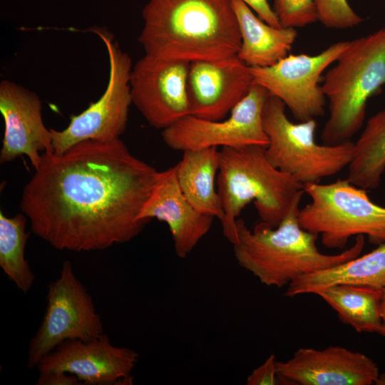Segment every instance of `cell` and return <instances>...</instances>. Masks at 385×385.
<instances>
[{
    "label": "cell",
    "instance_id": "5bb4252c",
    "mask_svg": "<svg viewBox=\"0 0 385 385\" xmlns=\"http://www.w3.org/2000/svg\"><path fill=\"white\" fill-rule=\"evenodd\" d=\"M253 83L250 67L237 55L191 62L187 85L190 115L222 120L248 94Z\"/></svg>",
    "mask_w": 385,
    "mask_h": 385
},
{
    "label": "cell",
    "instance_id": "d4e9b609",
    "mask_svg": "<svg viewBox=\"0 0 385 385\" xmlns=\"http://www.w3.org/2000/svg\"><path fill=\"white\" fill-rule=\"evenodd\" d=\"M272 9L282 27L301 28L317 21L313 0H273Z\"/></svg>",
    "mask_w": 385,
    "mask_h": 385
},
{
    "label": "cell",
    "instance_id": "6da1fadb",
    "mask_svg": "<svg viewBox=\"0 0 385 385\" xmlns=\"http://www.w3.org/2000/svg\"><path fill=\"white\" fill-rule=\"evenodd\" d=\"M161 171L120 139L46 152L24 188L20 207L34 234L59 250H103L138 235V215Z\"/></svg>",
    "mask_w": 385,
    "mask_h": 385
},
{
    "label": "cell",
    "instance_id": "ba28073f",
    "mask_svg": "<svg viewBox=\"0 0 385 385\" xmlns=\"http://www.w3.org/2000/svg\"><path fill=\"white\" fill-rule=\"evenodd\" d=\"M93 32L103 41L108 51L109 78L101 97L78 115L71 116L62 130L51 128L53 153L61 154L74 145L88 140L103 143L118 139L126 128L132 103L130 74L132 62L111 34L104 29Z\"/></svg>",
    "mask_w": 385,
    "mask_h": 385
},
{
    "label": "cell",
    "instance_id": "4fadbf2b",
    "mask_svg": "<svg viewBox=\"0 0 385 385\" xmlns=\"http://www.w3.org/2000/svg\"><path fill=\"white\" fill-rule=\"evenodd\" d=\"M139 355L113 345L106 334L89 341L67 340L44 356L39 372L61 371L76 376L83 384H117L130 379Z\"/></svg>",
    "mask_w": 385,
    "mask_h": 385
},
{
    "label": "cell",
    "instance_id": "484cf974",
    "mask_svg": "<svg viewBox=\"0 0 385 385\" xmlns=\"http://www.w3.org/2000/svg\"><path fill=\"white\" fill-rule=\"evenodd\" d=\"M279 381L277 361L274 354H271L265 361L255 369L247 376V385H274Z\"/></svg>",
    "mask_w": 385,
    "mask_h": 385
},
{
    "label": "cell",
    "instance_id": "ffe728a7",
    "mask_svg": "<svg viewBox=\"0 0 385 385\" xmlns=\"http://www.w3.org/2000/svg\"><path fill=\"white\" fill-rule=\"evenodd\" d=\"M337 284L385 287V242L363 256L296 279L287 286L284 295L293 297L302 294H316L323 288Z\"/></svg>",
    "mask_w": 385,
    "mask_h": 385
},
{
    "label": "cell",
    "instance_id": "2e32d148",
    "mask_svg": "<svg viewBox=\"0 0 385 385\" xmlns=\"http://www.w3.org/2000/svg\"><path fill=\"white\" fill-rule=\"evenodd\" d=\"M41 108L36 93L10 81L1 82L0 111L4 120L1 163L25 155L36 169L40 153L53 152L51 132L43 122Z\"/></svg>",
    "mask_w": 385,
    "mask_h": 385
},
{
    "label": "cell",
    "instance_id": "52a82bcc",
    "mask_svg": "<svg viewBox=\"0 0 385 385\" xmlns=\"http://www.w3.org/2000/svg\"><path fill=\"white\" fill-rule=\"evenodd\" d=\"M285 107L280 99L269 95L262 111L269 139L265 155L274 167L304 185L319 183L348 167L353 155L351 140L337 145L317 143L316 120L293 123L287 118Z\"/></svg>",
    "mask_w": 385,
    "mask_h": 385
},
{
    "label": "cell",
    "instance_id": "f1b7e54d",
    "mask_svg": "<svg viewBox=\"0 0 385 385\" xmlns=\"http://www.w3.org/2000/svg\"><path fill=\"white\" fill-rule=\"evenodd\" d=\"M379 314L381 318V327L379 334L385 338V287L382 289Z\"/></svg>",
    "mask_w": 385,
    "mask_h": 385
},
{
    "label": "cell",
    "instance_id": "4316f807",
    "mask_svg": "<svg viewBox=\"0 0 385 385\" xmlns=\"http://www.w3.org/2000/svg\"><path fill=\"white\" fill-rule=\"evenodd\" d=\"M36 385H79L83 383L75 375L61 371L40 372Z\"/></svg>",
    "mask_w": 385,
    "mask_h": 385
},
{
    "label": "cell",
    "instance_id": "e0dca14e",
    "mask_svg": "<svg viewBox=\"0 0 385 385\" xmlns=\"http://www.w3.org/2000/svg\"><path fill=\"white\" fill-rule=\"evenodd\" d=\"M138 218H156L169 227L176 255L186 257L211 228L212 216L197 211L178 185L175 166L161 171L160 178L141 208Z\"/></svg>",
    "mask_w": 385,
    "mask_h": 385
},
{
    "label": "cell",
    "instance_id": "8992f818",
    "mask_svg": "<svg viewBox=\"0 0 385 385\" xmlns=\"http://www.w3.org/2000/svg\"><path fill=\"white\" fill-rule=\"evenodd\" d=\"M304 190L311 201L299 209V225L320 235L324 247L343 249L351 237L360 235L372 245L385 242V207L374 202L366 190L347 178L305 184Z\"/></svg>",
    "mask_w": 385,
    "mask_h": 385
},
{
    "label": "cell",
    "instance_id": "4dcf8cb0",
    "mask_svg": "<svg viewBox=\"0 0 385 385\" xmlns=\"http://www.w3.org/2000/svg\"><path fill=\"white\" fill-rule=\"evenodd\" d=\"M384 9H385V1H384Z\"/></svg>",
    "mask_w": 385,
    "mask_h": 385
},
{
    "label": "cell",
    "instance_id": "cb8c5ba5",
    "mask_svg": "<svg viewBox=\"0 0 385 385\" xmlns=\"http://www.w3.org/2000/svg\"><path fill=\"white\" fill-rule=\"evenodd\" d=\"M313 2L317 21L328 29H351L364 20L354 11L347 0H313Z\"/></svg>",
    "mask_w": 385,
    "mask_h": 385
},
{
    "label": "cell",
    "instance_id": "9c48e42d",
    "mask_svg": "<svg viewBox=\"0 0 385 385\" xmlns=\"http://www.w3.org/2000/svg\"><path fill=\"white\" fill-rule=\"evenodd\" d=\"M48 288L42 322L29 343L30 369L37 367L44 356L67 340L89 341L103 334L101 316L70 261L63 262L58 277Z\"/></svg>",
    "mask_w": 385,
    "mask_h": 385
},
{
    "label": "cell",
    "instance_id": "277c9868",
    "mask_svg": "<svg viewBox=\"0 0 385 385\" xmlns=\"http://www.w3.org/2000/svg\"><path fill=\"white\" fill-rule=\"evenodd\" d=\"M266 146L250 145L220 150L217 190L225 212V237L232 243L236 220L250 202L261 221L272 227L288 213L304 185L292 175L274 167L265 155Z\"/></svg>",
    "mask_w": 385,
    "mask_h": 385
},
{
    "label": "cell",
    "instance_id": "ac0fdd59",
    "mask_svg": "<svg viewBox=\"0 0 385 385\" xmlns=\"http://www.w3.org/2000/svg\"><path fill=\"white\" fill-rule=\"evenodd\" d=\"M232 1L241 36L238 58L249 67H267L286 57L297 37L296 29L272 26L243 1Z\"/></svg>",
    "mask_w": 385,
    "mask_h": 385
},
{
    "label": "cell",
    "instance_id": "44dd1931",
    "mask_svg": "<svg viewBox=\"0 0 385 385\" xmlns=\"http://www.w3.org/2000/svg\"><path fill=\"white\" fill-rule=\"evenodd\" d=\"M334 309L339 319L358 332L379 333L382 289L352 284H337L316 292Z\"/></svg>",
    "mask_w": 385,
    "mask_h": 385
},
{
    "label": "cell",
    "instance_id": "7a4b0ae2",
    "mask_svg": "<svg viewBox=\"0 0 385 385\" xmlns=\"http://www.w3.org/2000/svg\"><path fill=\"white\" fill-rule=\"evenodd\" d=\"M138 38L145 54L183 61L237 55L241 45L232 0H150Z\"/></svg>",
    "mask_w": 385,
    "mask_h": 385
},
{
    "label": "cell",
    "instance_id": "5b68a950",
    "mask_svg": "<svg viewBox=\"0 0 385 385\" xmlns=\"http://www.w3.org/2000/svg\"><path fill=\"white\" fill-rule=\"evenodd\" d=\"M322 85L329 117L324 144L351 140L364 125L367 102L385 85V26L349 41Z\"/></svg>",
    "mask_w": 385,
    "mask_h": 385
},
{
    "label": "cell",
    "instance_id": "7c38bea8",
    "mask_svg": "<svg viewBox=\"0 0 385 385\" xmlns=\"http://www.w3.org/2000/svg\"><path fill=\"white\" fill-rule=\"evenodd\" d=\"M190 63L145 54L132 68V103L150 125L165 129L190 115Z\"/></svg>",
    "mask_w": 385,
    "mask_h": 385
},
{
    "label": "cell",
    "instance_id": "3957f363",
    "mask_svg": "<svg viewBox=\"0 0 385 385\" xmlns=\"http://www.w3.org/2000/svg\"><path fill=\"white\" fill-rule=\"evenodd\" d=\"M304 192L296 196L276 227L260 221L250 230L243 220H236L232 243L235 257L242 268L268 287L288 286L300 277L349 261L359 256L364 247V235H360L353 245L339 254L321 252L316 245L318 235L303 229L299 222Z\"/></svg>",
    "mask_w": 385,
    "mask_h": 385
},
{
    "label": "cell",
    "instance_id": "7402d4cb",
    "mask_svg": "<svg viewBox=\"0 0 385 385\" xmlns=\"http://www.w3.org/2000/svg\"><path fill=\"white\" fill-rule=\"evenodd\" d=\"M351 183L364 190L379 187L385 171V108L366 122L348 165Z\"/></svg>",
    "mask_w": 385,
    "mask_h": 385
},
{
    "label": "cell",
    "instance_id": "9a60e30c",
    "mask_svg": "<svg viewBox=\"0 0 385 385\" xmlns=\"http://www.w3.org/2000/svg\"><path fill=\"white\" fill-rule=\"evenodd\" d=\"M277 369L279 381L299 385H371L379 376L371 358L337 346L300 348Z\"/></svg>",
    "mask_w": 385,
    "mask_h": 385
},
{
    "label": "cell",
    "instance_id": "f546056e",
    "mask_svg": "<svg viewBox=\"0 0 385 385\" xmlns=\"http://www.w3.org/2000/svg\"><path fill=\"white\" fill-rule=\"evenodd\" d=\"M375 384H381V385L385 384V374H383V375L379 374V377L375 381Z\"/></svg>",
    "mask_w": 385,
    "mask_h": 385
},
{
    "label": "cell",
    "instance_id": "83f0119b",
    "mask_svg": "<svg viewBox=\"0 0 385 385\" xmlns=\"http://www.w3.org/2000/svg\"><path fill=\"white\" fill-rule=\"evenodd\" d=\"M253 11L256 12L258 17L265 23L274 26L282 27L274 12L272 8L268 4L267 0H242Z\"/></svg>",
    "mask_w": 385,
    "mask_h": 385
},
{
    "label": "cell",
    "instance_id": "8fae6325",
    "mask_svg": "<svg viewBox=\"0 0 385 385\" xmlns=\"http://www.w3.org/2000/svg\"><path fill=\"white\" fill-rule=\"evenodd\" d=\"M268 91L254 82L248 94L219 120L185 116L161 133L164 143L175 150L208 147L267 146L269 139L262 122V111Z\"/></svg>",
    "mask_w": 385,
    "mask_h": 385
},
{
    "label": "cell",
    "instance_id": "d6986e66",
    "mask_svg": "<svg viewBox=\"0 0 385 385\" xmlns=\"http://www.w3.org/2000/svg\"><path fill=\"white\" fill-rule=\"evenodd\" d=\"M183 152L182 159L175 165L182 192L197 211L217 217L222 223L225 212L215 189L220 165L218 148L208 147Z\"/></svg>",
    "mask_w": 385,
    "mask_h": 385
},
{
    "label": "cell",
    "instance_id": "30bf717a",
    "mask_svg": "<svg viewBox=\"0 0 385 385\" xmlns=\"http://www.w3.org/2000/svg\"><path fill=\"white\" fill-rule=\"evenodd\" d=\"M349 41L336 42L317 55L290 54L267 67H250L255 83L280 99L299 122L324 115L327 99L319 82Z\"/></svg>",
    "mask_w": 385,
    "mask_h": 385
},
{
    "label": "cell",
    "instance_id": "603a6c76",
    "mask_svg": "<svg viewBox=\"0 0 385 385\" xmlns=\"http://www.w3.org/2000/svg\"><path fill=\"white\" fill-rule=\"evenodd\" d=\"M28 218L22 212L6 217L0 212V267L17 288L26 293L32 287L35 275L25 257L29 237L26 232Z\"/></svg>",
    "mask_w": 385,
    "mask_h": 385
}]
</instances>
